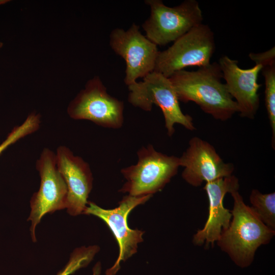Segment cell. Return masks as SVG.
<instances>
[{"label": "cell", "mask_w": 275, "mask_h": 275, "mask_svg": "<svg viewBox=\"0 0 275 275\" xmlns=\"http://www.w3.org/2000/svg\"><path fill=\"white\" fill-rule=\"evenodd\" d=\"M169 78L179 101L194 102L216 120L225 121L238 113L237 103L222 82L223 74L217 63L196 71H178Z\"/></svg>", "instance_id": "cell-1"}, {"label": "cell", "mask_w": 275, "mask_h": 275, "mask_svg": "<svg viewBox=\"0 0 275 275\" xmlns=\"http://www.w3.org/2000/svg\"><path fill=\"white\" fill-rule=\"evenodd\" d=\"M231 194L234 200L232 221L227 229L222 230L217 242L236 265L245 267L252 262L257 249L269 242L275 231L266 226L244 203L238 190Z\"/></svg>", "instance_id": "cell-2"}, {"label": "cell", "mask_w": 275, "mask_h": 275, "mask_svg": "<svg viewBox=\"0 0 275 275\" xmlns=\"http://www.w3.org/2000/svg\"><path fill=\"white\" fill-rule=\"evenodd\" d=\"M128 102L145 111H150L153 104L161 109L169 136L175 132L174 125L179 124L189 130L195 129L192 117L183 114L175 89L169 78L153 71L141 81L128 86Z\"/></svg>", "instance_id": "cell-3"}, {"label": "cell", "mask_w": 275, "mask_h": 275, "mask_svg": "<svg viewBox=\"0 0 275 275\" xmlns=\"http://www.w3.org/2000/svg\"><path fill=\"white\" fill-rule=\"evenodd\" d=\"M138 161L121 170L126 179L120 191L133 196L153 195L161 190L177 173L179 157L157 151L151 145L137 153Z\"/></svg>", "instance_id": "cell-4"}, {"label": "cell", "mask_w": 275, "mask_h": 275, "mask_svg": "<svg viewBox=\"0 0 275 275\" xmlns=\"http://www.w3.org/2000/svg\"><path fill=\"white\" fill-rule=\"evenodd\" d=\"M150 8L148 18L142 24L146 37L156 45H166L202 23V12L198 2L185 0L173 7L161 0H146Z\"/></svg>", "instance_id": "cell-5"}, {"label": "cell", "mask_w": 275, "mask_h": 275, "mask_svg": "<svg viewBox=\"0 0 275 275\" xmlns=\"http://www.w3.org/2000/svg\"><path fill=\"white\" fill-rule=\"evenodd\" d=\"M215 49L214 34L201 23L175 41L167 49L159 51L154 71L167 77L191 66L208 65Z\"/></svg>", "instance_id": "cell-6"}, {"label": "cell", "mask_w": 275, "mask_h": 275, "mask_svg": "<svg viewBox=\"0 0 275 275\" xmlns=\"http://www.w3.org/2000/svg\"><path fill=\"white\" fill-rule=\"evenodd\" d=\"M123 102L107 93L98 76L87 81L67 107V114L73 119L88 120L113 129L123 125Z\"/></svg>", "instance_id": "cell-7"}, {"label": "cell", "mask_w": 275, "mask_h": 275, "mask_svg": "<svg viewBox=\"0 0 275 275\" xmlns=\"http://www.w3.org/2000/svg\"><path fill=\"white\" fill-rule=\"evenodd\" d=\"M36 168L40 177V185L31 197L28 219L31 222L30 234L34 242L37 240L36 227L42 217L47 213L66 208L67 198L66 184L58 169L53 151L44 148L36 161Z\"/></svg>", "instance_id": "cell-8"}, {"label": "cell", "mask_w": 275, "mask_h": 275, "mask_svg": "<svg viewBox=\"0 0 275 275\" xmlns=\"http://www.w3.org/2000/svg\"><path fill=\"white\" fill-rule=\"evenodd\" d=\"M152 196L128 195L119 202L118 206L109 209L88 201L83 214L93 215L102 219L111 230L119 246L118 257L114 265L106 270V275H115L120 269V262L125 261L137 252L138 244L143 241L144 232L130 229L128 226V215L132 210L146 202Z\"/></svg>", "instance_id": "cell-9"}, {"label": "cell", "mask_w": 275, "mask_h": 275, "mask_svg": "<svg viewBox=\"0 0 275 275\" xmlns=\"http://www.w3.org/2000/svg\"><path fill=\"white\" fill-rule=\"evenodd\" d=\"M109 44L113 51L126 63L125 84L129 86L139 78L154 71L159 51L157 45L140 31L133 23L127 30L116 28L109 35Z\"/></svg>", "instance_id": "cell-10"}, {"label": "cell", "mask_w": 275, "mask_h": 275, "mask_svg": "<svg viewBox=\"0 0 275 275\" xmlns=\"http://www.w3.org/2000/svg\"><path fill=\"white\" fill-rule=\"evenodd\" d=\"M179 160L184 167L183 179L195 187L229 176L234 169L232 163L223 160L212 145L197 136L190 140Z\"/></svg>", "instance_id": "cell-11"}, {"label": "cell", "mask_w": 275, "mask_h": 275, "mask_svg": "<svg viewBox=\"0 0 275 275\" xmlns=\"http://www.w3.org/2000/svg\"><path fill=\"white\" fill-rule=\"evenodd\" d=\"M55 154L58 169L67 188V212L72 216L83 214L93 186L89 164L64 145L59 146Z\"/></svg>", "instance_id": "cell-12"}, {"label": "cell", "mask_w": 275, "mask_h": 275, "mask_svg": "<svg viewBox=\"0 0 275 275\" xmlns=\"http://www.w3.org/2000/svg\"><path fill=\"white\" fill-rule=\"evenodd\" d=\"M218 64L227 90L237 104L239 115L253 119L259 107L258 90L262 85L257 80L262 66L255 64L251 68L242 69L237 60L227 56L220 58Z\"/></svg>", "instance_id": "cell-13"}, {"label": "cell", "mask_w": 275, "mask_h": 275, "mask_svg": "<svg viewBox=\"0 0 275 275\" xmlns=\"http://www.w3.org/2000/svg\"><path fill=\"white\" fill-rule=\"evenodd\" d=\"M238 178L234 175L207 182L203 189L209 200V215L203 228L199 230L193 237L195 244L206 247L213 245L219 238L222 230L227 229L232 217L231 211L225 208L223 200L226 194L238 190Z\"/></svg>", "instance_id": "cell-14"}, {"label": "cell", "mask_w": 275, "mask_h": 275, "mask_svg": "<svg viewBox=\"0 0 275 275\" xmlns=\"http://www.w3.org/2000/svg\"><path fill=\"white\" fill-rule=\"evenodd\" d=\"M252 209L263 223L275 231V193L263 194L253 189L250 196Z\"/></svg>", "instance_id": "cell-15"}, {"label": "cell", "mask_w": 275, "mask_h": 275, "mask_svg": "<svg viewBox=\"0 0 275 275\" xmlns=\"http://www.w3.org/2000/svg\"><path fill=\"white\" fill-rule=\"evenodd\" d=\"M265 80V103L272 130L271 145L275 146V63L262 68Z\"/></svg>", "instance_id": "cell-16"}, {"label": "cell", "mask_w": 275, "mask_h": 275, "mask_svg": "<svg viewBox=\"0 0 275 275\" xmlns=\"http://www.w3.org/2000/svg\"><path fill=\"white\" fill-rule=\"evenodd\" d=\"M40 124V115L36 112L31 113L21 124L13 128L6 139L0 144V155L12 144L37 131Z\"/></svg>", "instance_id": "cell-17"}, {"label": "cell", "mask_w": 275, "mask_h": 275, "mask_svg": "<svg viewBox=\"0 0 275 275\" xmlns=\"http://www.w3.org/2000/svg\"><path fill=\"white\" fill-rule=\"evenodd\" d=\"M99 250V248L95 245L75 249L71 253L68 263L57 275H70L78 269L86 266L93 259Z\"/></svg>", "instance_id": "cell-18"}, {"label": "cell", "mask_w": 275, "mask_h": 275, "mask_svg": "<svg viewBox=\"0 0 275 275\" xmlns=\"http://www.w3.org/2000/svg\"><path fill=\"white\" fill-rule=\"evenodd\" d=\"M249 57L255 64L260 65L263 68L275 63V47H273L263 52L258 53L251 52L249 54Z\"/></svg>", "instance_id": "cell-19"}, {"label": "cell", "mask_w": 275, "mask_h": 275, "mask_svg": "<svg viewBox=\"0 0 275 275\" xmlns=\"http://www.w3.org/2000/svg\"><path fill=\"white\" fill-rule=\"evenodd\" d=\"M101 271V265L99 263H97L93 268V275H100Z\"/></svg>", "instance_id": "cell-20"}, {"label": "cell", "mask_w": 275, "mask_h": 275, "mask_svg": "<svg viewBox=\"0 0 275 275\" xmlns=\"http://www.w3.org/2000/svg\"><path fill=\"white\" fill-rule=\"evenodd\" d=\"M7 1L0 0V5L6 3Z\"/></svg>", "instance_id": "cell-21"}, {"label": "cell", "mask_w": 275, "mask_h": 275, "mask_svg": "<svg viewBox=\"0 0 275 275\" xmlns=\"http://www.w3.org/2000/svg\"><path fill=\"white\" fill-rule=\"evenodd\" d=\"M2 46V43L0 42V48Z\"/></svg>", "instance_id": "cell-22"}]
</instances>
